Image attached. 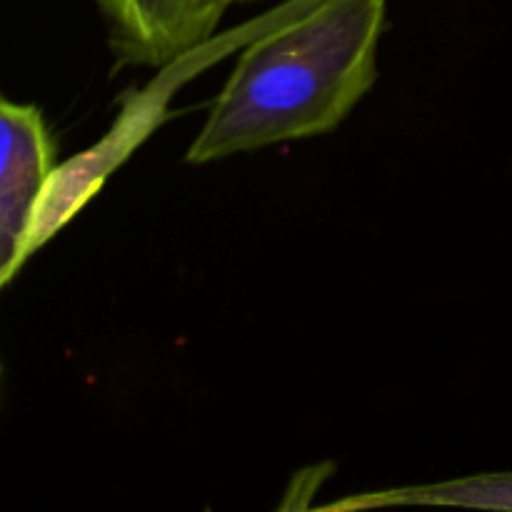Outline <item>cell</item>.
I'll return each instance as SVG.
<instances>
[{
    "label": "cell",
    "mask_w": 512,
    "mask_h": 512,
    "mask_svg": "<svg viewBox=\"0 0 512 512\" xmlns=\"http://www.w3.org/2000/svg\"><path fill=\"white\" fill-rule=\"evenodd\" d=\"M443 490H448L450 503L512 510V475L465 480V483H453Z\"/></svg>",
    "instance_id": "obj_4"
},
{
    "label": "cell",
    "mask_w": 512,
    "mask_h": 512,
    "mask_svg": "<svg viewBox=\"0 0 512 512\" xmlns=\"http://www.w3.org/2000/svg\"><path fill=\"white\" fill-rule=\"evenodd\" d=\"M230 3H248V0H230Z\"/></svg>",
    "instance_id": "obj_5"
},
{
    "label": "cell",
    "mask_w": 512,
    "mask_h": 512,
    "mask_svg": "<svg viewBox=\"0 0 512 512\" xmlns=\"http://www.w3.org/2000/svg\"><path fill=\"white\" fill-rule=\"evenodd\" d=\"M123 65L168 68L203 48L230 0H95Z\"/></svg>",
    "instance_id": "obj_3"
},
{
    "label": "cell",
    "mask_w": 512,
    "mask_h": 512,
    "mask_svg": "<svg viewBox=\"0 0 512 512\" xmlns=\"http://www.w3.org/2000/svg\"><path fill=\"white\" fill-rule=\"evenodd\" d=\"M388 0H293L255 35L213 100L185 160L238 153L338 128L378 80Z\"/></svg>",
    "instance_id": "obj_1"
},
{
    "label": "cell",
    "mask_w": 512,
    "mask_h": 512,
    "mask_svg": "<svg viewBox=\"0 0 512 512\" xmlns=\"http://www.w3.org/2000/svg\"><path fill=\"white\" fill-rule=\"evenodd\" d=\"M55 173V143L40 108L0 95V290L25 265L35 210Z\"/></svg>",
    "instance_id": "obj_2"
},
{
    "label": "cell",
    "mask_w": 512,
    "mask_h": 512,
    "mask_svg": "<svg viewBox=\"0 0 512 512\" xmlns=\"http://www.w3.org/2000/svg\"><path fill=\"white\" fill-rule=\"evenodd\" d=\"M0 375H3V370H0Z\"/></svg>",
    "instance_id": "obj_6"
}]
</instances>
